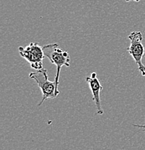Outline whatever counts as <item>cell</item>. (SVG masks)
Instances as JSON below:
<instances>
[{"mask_svg":"<svg viewBox=\"0 0 145 150\" xmlns=\"http://www.w3.org/2000/svg\"><path fill=\"white\" fill-rule=\"evenodd\" d=\"M43 53L45 57L48 58L51 64L57 67V73L54 81L57 83V87L59 84V76L62 67H69L70 66V56L67 51H63L59 47L57 43H51L45 45L43 46Z\"/></svg>","mask_w":145,"mask_h":150,"instance_id":"1","label":"cell"},{"mask_svg":"<svg viewBox=\"0 0 145 150\" xmlns=\"http://www.w3.org/2000/svg\"><path fill=\"white\" fill-rule=\"evenodd\" d=\"M29 77L36 82L43 94V98L39 103L38 106L41 105L48 98L54 99L59 95V90H58L57 83L55 81L52 82L48 79L47 69H43L30 73Z\"/></svg>","mask_w":145,"mask_h":150,"instance_id":"2","label":"cell"},{"mask_svg":"<svg viewBox=\"0 0 145 150\" xmlns=\"http://www.w3.org/2000/svg\"><path fill=\"white\" fill-rule=\"evenodd\" d=\"M18 49L22 57L25 59L29 64H30L33 69H36L37 71L43 69V61L45 56L43 47L40 46L38 43L32 42L25 48L20 46Z\"/></svg>","mask_w":145,"mask_h":150,"instance_id":"3","label":"cell"},{"mask_svg":"<svg viewBox=\"0 0 145 150\" xmlns=\"http://www.w3.org/2000/svg\"><path fill=\"white\" fill-rule=\"evenodd\" d=\"M130 46L127 51L131 54L137 66L138 69L142 76H145V66L142 64V59L144 55V47L142 41L143 35L140 31H134L129 35Z\"/></svg>","mask_w":145,"mask_h":150,"instance_id":"4","label":"cell"},{"mask_svg":"<svg viewBox=\"0 0 145 150\" xmlns=\"http://www.w3.org/2000/svg\"><path fill=\"white\" fill-rule=\"evenodd\" d=\"M86 81L87 84H88L90 90H91L92 94H93V100L95 102V104L97 114L103 115L104 113V111L103 110L102 105H101L100 92L102 91L103 87L101 85L95 72L92 73L90 76H87Z\"/></svg>","mask_w":145,"mask_h":150,"instance_id":"5","label":"cell"},{"mask_svg":"<svg viewBox=\"0 0 145 150\" xmlns=\"http://www.w3.org/2000/svg\"><path fill=\"white\" fill-rule=\"evenodd\" d=\"M133 126H135V127L139 128L140 129H141V131H144L145 132V124L144 125H138V124H133Z\"/></svg>","mask_w":145,"mask_h":150,"instance_id":"6","label":"cell"},{"mask_svg":"<svg viewBox=\"0 0 145 150\" xmlns=\"http://www.w3.org/2000/svg\"><path fill=\"white\" fill-rule=\"evenodd\" d=\"M126 1H137V2H138V1H139L140 0H126Z\"/></svg>","mask_w":145,"mask_h":150,"instance_id":"7","label":"cell"}]
</instances>
